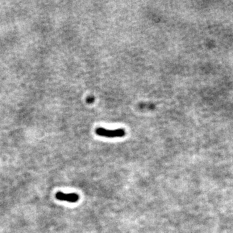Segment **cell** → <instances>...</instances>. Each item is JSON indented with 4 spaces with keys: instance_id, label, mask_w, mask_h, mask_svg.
<instances>
[{
    "instance_id": "1",
    "label": "cell",
    "mask_w": 233,
    "mask_h": 233,
    "mask_svg": "<svg viewBox=\"0 0 233 233\" xmlns=\"http://www.w3.org/2000/svg\"><path fill=\"white\" fill-rule=\"evenodd\" d=\"M95 134L98 136L108 138L123 137L126 135V131L123 128H118L116 130H108L104 128L99 127L96 128Z\"/></svg>"
},
{
    "instance_id": "3",
    "label": "cell",
    "mask_w": 233,
    "mask_h": 233,
    "mask_svg": "<svg viewBox=\"0 0 233 233\" xmlns=\"http://www.w3.org/2000/svg\"><path fill=\"white\" fill-rule=\"evenodd\" d=\"M93 101H94V98H93V97H88L87 99V102L88 103H91Z\"/></svg>"
},
{
    "instance_id": "2",
    "label": "cell",
    "mask_w": 233,
    "mask_h": 233,
    "mask_svg": "<svg viewBox=\"0 0 233 233\" xmlns=\"http://www.w3.org/2000/svg\"><path fill=\"white\" fill-rule=\"evenodd\" d=\"M55 198L59 201L68 202L69 203H76L79 200V196L75 193H69L65 194L62 192H58L56 193Z\"/></svg>"
}]
</instances>
